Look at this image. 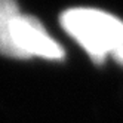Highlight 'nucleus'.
Wrapping results in <instances>:
<instances>
[{
    "label": "nucleus",
    "instance_id": "obj_4",
    "mask_svg": "<svg viewBox=\"0 0 123 123\" xmlns=\"http://www.w3.org/2000/svg\"><path fill=\"white\" fill-rule=\"evenodd\" d=\"M111 56H113V59L116 61L117 64L123 65V45H122V46H119V48H117L116 50H114Z\"/></svg>",
    "mask_w": 123,
    "mask_h": 123
},
{
    "label": "nucleus",
    "instance_id": "obj_2",
    "mask_svg": "<svg viewBox=\"0 0 123 123\" xmlns=\"http://www.w3.org/2000/svg\"><path fill=\"white\" fill-rule=\"evenodd\" d=\"M13 39L27 58L40 56L49 61H62L64 49L46 33L42 22L31 15H19L13 25Z\"/></svg>",
    "mask_w": 123,
    "mask_h": 123
},
{
    "label": "nucleus",
    "instance_id": "obj_3",
    "mask_svg": "<svg viewBox=\"0 0 123 123\" xmlns=\"http://www.w3.org/2000/svg\"><path fill=\"white\" fill-rule=\"evenodd\" d=\"M21 15L16 0H0V55L15 59H27L13 39V25Z\"/></svg>",
    "mask_w": 123,
    "mask_h": 123
},
{
    "label": "nucleus",
    "instance_id": "obj_1",
    "mask_svg": "<svg viewBox=\"0 0 123 123\" xmlns=\"http://www.w3.org/2000/svg\"><path fill=\"white\" fill-rule=\"evenodd\" d=\"M62 28L80 45L95 64L123 45V22L104 11L73 7L61 15Z\"/></svg>",
    "mask_w": 123,
    "mask_h": 123
}]
</instances>
